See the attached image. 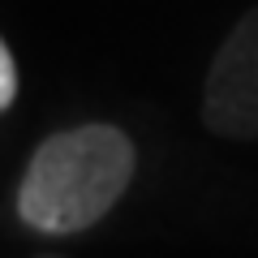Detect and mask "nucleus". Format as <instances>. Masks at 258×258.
Instances as JSON below:
<instances>
[{
  "mask_svg": "<svg viewBox=\"0 0 258 258\" xmlns=\"http://www.w3.org/2000/svg\"><path fill=\"white\" fill-rule=\"evenodd\" d=\"M18 99V60L13 47H0V108H13Z\"/></svg>",
  "mask_w": 258,
  "mask_h": 258,
  "instance_id": "obj_3",
  "label": "nucleus"
},
{
  "mask_svg": "<svg viewBox=\"0 0 258 258\" xmlns=\"http://www.w3.org/2000/svg\"><path fill=\"white\" fill-rule=\"evenodd\" d=\"M138 151L116 125H74L35 147L18 185V215L47 237L86 232L125 198Z\"/></svg>",
  "mask_w": 258,
  "mask_h": 258,
  "instance_id": "obj_1",
  "label": "nucleus"
},
{
  "mask_svg": "<svg viewBox=\"0 0 258 258\" xmlns=\"http://www.w3.org/2000/svg\"><path fill=\"white\" fill-rule=\"evenodd\" d=\"M35 258H64V254H35Z\"/></svg>",
  "mask_w": 258,
  "mask_h": 258,
  "instance_id": "obj_4",
  "label": "nucleus"
},
{
  "mask_svg": "<svg viewBox=\"0 0 258 258\" xmlns=\"http://www.w3.org/2000/svg\"><path fill=\"white\" fill-rule=\"evenodd\" d=\"M203 125L232 142H258V5L241 13L211 56Z\"/></svg>",
  "mask_w": 258,
  "mask_h": 258,
  "instance_id": "obj_2",
  "label": "nucleus"
}]
</instances>
